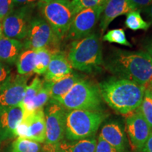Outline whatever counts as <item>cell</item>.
<instances>
[{"mask_svg": "<svg viewBox=\"0 0 152 152\" xmlns=\"http://www.w3.org/2000/svg\"><path fill=\"white\" fill-rule=\"evenodd\" d=\"M103 66L115 77L127 79L147 88L152 81V60L144 51L113 48Z\"/></svg>", "mask_w": 152, "mask_h": 152, "instance_id": "obj_1", "label": "cell"}, {"mask_svg": "<svg viewBox=\"0 0 152 152\" xmlns=\"http://www.w3.org/2000/svg\"><path fill=\"white\" fill-rule=\"evenodd\" d=\"M102 99L112 109L128 115L139 109L147 87L127 79L111 77L98 85Z\"/></svg>", "mask_w": 152, "mask_h": 152, "instance_id": "obj_2", "label": "cell"}, {"mask_svg": "<svg viewBox=\"0 0 152 152\" xmlns=\"http://www.w3.org/2000/svg\"><path fill=\"white\" fill-rule=\"evenodd\" d=\"M68 58L73 68L87 73H98L103 65L102 44L96 33L71 42Z\"/></svg>", "mask_w": 152, "mask_h": 152, "instance_id": "obj_3", "label": "cell"}, {"mask_svg": "<svg viewBox=\"0 0 152 152\" xmlns=\"http://www.w3.org/2000/svg\"><path fill=\"white\" fill-rule=\"evenodd\" d=\"M108 114L101 111L71 110L66 111L65 138L76 141L95 136Z\"/></svg>", "mask_w": 152, "mask_h": 152, "instance_id": "obj_4", "label": "cell"}, {"mask_svg": "<svg viewBox=\"0 0 152 152\" xmlns=\"http://www.w3.org/2000/svg\"><path fill=\"white\" fill-rule=\"evenodd\" d=\"M102 100L98 85L92 82L81 78L67 94L55 102H58L67 111H100Z\"/></svg>", "mask_w": 152, "mask_h": 152, "instance_id": "obj_5", "label": "cell"}, {"mask_svg": "<svg viewBox=\"0 0 152 152\" xmlns=\"http://www.w3.org/2000/svg\"><path fill=\"white\" fill-rule=\"evenodd\" d=\"M42 18L48 23L59 39L65 37L75 13L70 0H53L37 4Z\"/></svg>", "mask_w": 152, "mask_h": 152, "instance_id": "obj_6", "label": "cell"}, {"mask_svg": "<svg viewBox=\"0 0 152 152\" xmlns=\"http://www.w3.org/2000/svg\"><path fill=\"white\" fill-rule=\"evenodd\" d=\"M45 111L46 146L56 147L65 138L66 110L58 102L49 100Z\"/></svg>", "mask_w": 152, "mask_h": 152, "instance_id": "obj_7", "label": "cell"}, {"mask_svg": "<svg viewBox=\"0 0 152 152\" xmlns=\"http://www.w3.org/2000/svg\"><path fill=\"white\" fill-rule=\"evenodd\" d=\"M59 40L48 23L41 17H33L30 21L27 35L25 38L24 49L36 51L58 44Z\"/></svg>", "mask_w": 152, "mask_h": 152, "instance_id": "obj_8", "label": "cell"}, {"mask_svg": "<svg viewBox=\"0 0 152 152\" xmlns=\"http://www.w3.org/2000/svg\"><path fill=\"white\" fill-rule=\"evenodd\" d=\"M35 5L23 6L14 9L1 21L4 37L21 40L26 38Z\"/></svg>", "mask_w": 152, "mask_h": 152, "instance_id": "obj_9", "label": "cell"}, {"mask_svg": "<svg viewBox=\"0 0 152 152\" xmlns=\"http://www.w3.org/2000/svg\"><path fill=\"white\" fill-rule=\"evenodd\" d=\"M16 137L29 139L39 143L46 140V128L44 109L24 113L21 122L15 130Z\"/></svg>", "mask_w": 152, "mask_h": 152, "instance_id": "obj_10", "label": "cell"}, {"mask_svg": "<svg viewBox=\"0 0 152 152\" xmlns=\"http://www.w3.org/2000/svg\"><path fill=\"white\" fill-rule=\"evenodd\" d=\"M104 6L86 9L77 13L74 16L66 37L71 40H77L92 33L99 20Z\"/></svg>", "mask_w": 152, "mask_h": 152, "instance_id": "obj_11", "label": "cell"}, {"mask_svg": "<svg viewBox=\"0 0 152 152\" xmlns=\"http://www.w3.org/2000/svg\"><path fill=\"white\" fill-rule=\"evenodd\" d=\"M126 132L132 147L140 151L152 132L140 110L128 114L126 118Z\"/></svg>", "mask_w": 152, "mask_h": 152, "instance_id": "obj_12", "label": "cell"}, {"mask_svg": "<svg viewBox=\"0 0 152 152\" xmlns=\"http://www.w3.org/2000/svg\"><path fill=\"white\" fill-rule=\"evenodd\" d=\"M29 76L16 75L0 89V112L22 102Z\"/></svg>", "mask_w": 152, "mask_h": 152, "instance_id": "obj_13", "label": "cell"}, {"mask_svg": "<svg viewBox=\"0 0 152 152\" xmlns=\"http://www.w3.org/2000/svg\"><path fill=\"white\" fill-rule=\"evenodd\" d=\"M24 116V110L20 104L0 112V141L15 137V130Z\"/></svg>", "mask_w": 152, "mask_h": 152, "instance_id": "obj_14", "label": "cell"}, {"mask_svg": "<svg viewBox=\"0 0 152 152\" xmlns=\"http://www.w3.org/2000/svg\"><path fill=\"white\" fill-rule=\"evenodd\" d=\"M134 10L137 9L130 0H107L99 19V28L102 33L107 29L108 26L117 17L127 15Z\"/></svg>", "mask_w": 152, "mask_h": 152, "instance_id": "obj_15", "label": "cell"}, {"mask_svg": "<svg viewBox=\"0 0 152 152\" xmlns=\"http://www.w3.org/2000/svg\"><path fill=\"white\" fill-rule=\"evenodd\" d=\"M73 72V67L68 56L58 51L52 55L48 68L45 73V81L54 83Z\"/></svg>", "mask_w": 152, "mask_h": 152, "instance_id": "obj_16", "label": "cell"}, {"mask_svg": "<svg viewBox=\"0 0 152 152\" xmlns=\"http://www.w3.org/2000/svg\"><path fill=\"white\" fill-rule=\"evenodd\" d=\"M99 136L118 152L127 151V140L123 127L118 123L112 121L102 128Z\"/></svg>", "mask_w": 152, "mask_h": 152, "instance_id": "obj_17", "label": "cell"}, {"mask_svg": "<svg viewBox=\"0 0 152 152\" xmlns=\"http://www.w3.org/2000/svg\"><path fill=\"white\" fill-rule=\"evenodd\" d=\"M23 49V44L18 39L4 36L0 38V61L13 64Z\"/></svg>", "mask_w": 152, "mask_h": 152, "instance_id": "obj_18", "label": "cell"}, {"mask_svg": "<svg viewBox=\"0 0 152 152\" xmlns=\"http://www.w3.org/2000/svg\"><path fill=\"white\" fill-rule=\"evenodd\" d=\"M80 79L78 74L73 72L59 80L50 82V99L57 101L63 97Z\"/></svg>", "mask_w": 152, "mask_h": 152, "instance_id": "obj_19", "label": "cell"}, {"mask_svg": "<svg viewBox=\"0 0 152 152\" xmlns=\"http://www.w3.org/2000/svg\"><path fill=\"white\" fill-rule=\"evenodd\" d=\"M96 141L95 136L76 141L63 140L57 148L62 152H95Z\"/></svg>", "mask_w": 152, "mask_h": 152, "instance_id": "obj_20", "label": "cell"}, {"mask_svg": "<svg viewBox=\"0 0 152 152\" xmlns=\"http://www.w3.org/2000/svg\"><path fill=\"white\" fill-rule=\"evenodd\" d=\"M17 71L19 75L30 76L34 73L35 64V51L25 49L19 55L16 61Z\"/></svg>", "mask_w": 152, "mask_h": 152, "instance_id": "obj_21", "label": "cell"}, {"mask_svg": "<svg viewBox=\"0 0 152 152\" xmlns=\"http://www.w3.org/2000/svg\"><path fill=\"white\" fill-rule=\"evenodd\" d=\"M42 84L43 81L39 77H35L30 83V84L27 85L24 97L20 103V105L24 110V113H29L30 111V108L34 98L41 89Z\"/></svg>", "mask_w": 152, "mask_h": 152, "instance_id": "obj_22", "label": "cell"}, {"mask_svg": "<svg viewBox=\"0 0 152 152\" xmlns=\"http://www.w3.org/2000/svg\"><path fill=\"white\" fill-rule=\"evenodd\" d=\"M42 147L39 142L29 139L17 137L13 142L11 152H42Z\"/></svg>", "mask_w": 152, "mask_h": 152, "instance_id": "obj_23", "label": "cell"}, {"mask_svg": "<svg viewBox=\"0 0 152 152\" xmlns=\"http://www.w3.org/2000/svg\"><path fill=\"white\" fill-rule=\"evenodd\" d=\"M52 55V52L47 48H42L36 50L34 73L37 75H43L46 73Z\"/></svg>", "mask_w": 152, "mask_h": 152, "instance_id": "obj_24", "label": "cell"}, {"mask_svg": "<svg viewBox=\"0 0 152 152\" xmlns=\"http://www.w3.org/2000/svg\"><path fill=\"white\" fill-rule=\"evenodd\" d=\"M50 98V82L44 80L42 86L33 101L30 112L44 109V106L49 102Z\"/></svg>", "mask_w": 152, "mask_h": 152, "instance_id": "obj_25", "label": "cell"}, {"mask_svg": "<svg viewBox=\"0 0 152 152\" xmlns=\"http://www.w3.org/2000/svg\"><path fill=\"white\" fill-rule=\"evenodd\" d=\"M125 25L129 29L134 30H147L151 26L150 23H148L142 18L140 14V10H134L127 14Z\"/></svg>", "mask_w": 152, "mask_h": 152, "instance_id": "obj_26", "label": "cell"}, {"mask_svg": "<svg viewBox=\"0 0 152 152\" xmlns=\"http://www.w3.org/2000/svg\"><path fill=\"white\" fill-rule=\"evenodd\" d=\"M139 110L152 129V90L151 87H148L146 89L143 100L139 107Z\"/></svg>", "mask_w": 152, "mask_h": 152, "instance_id": "obj_27", "label": "cell"}, {"mask_svg": "<svg viewBox=\"0 0 152 152\" xmlns=\"http://www.w3.org/2000/svg\"><path fill=\"white\" fill-rule=\"evenodd\" d=\"M102 39L110 43H115L123 46L132 47L131 43L127 39L124 30L122 28L109 30L102 37Z\"/></svg>", "mask_w": 152, "mask_h": 152, "instance_id": "obj_28", "label": "cell"}, {"mask_svg": "<svg viewBox=\"0 0 152 152\" xmlns=\"http://www.w3.org/2000/svg\"><path fill=\"white\" fill-rule=\"evenodd\" d=\"M107 0H71V4L75 14L82 10L104 6Z\"/></svg>", "mask_w": 152, "mask_h": 152, "instance_id": "obj_29", "label": "cell"}, {"mask_svg": "<svg viewBox=\"0 0 152 152\" xmlns=\"http://www.w3.org/2000/svg\"><path fill=\"white\" fill-rule=\"evenodd\" d=\"M13 0H0V22L14 9Z\"/></svg>", "mask_w": 152, "mask_h": 152, "instance_id": "obj_30", "label": "cell"}, {"mask_svg": "<svg viewBox=\"0 0 152 152\" xmlns=\"http://www.w3.org/2000/svg\"><path fill=\"white\" fill-rule=\"evenodd\" d=\"M12 77L10 68L0 61V89L7 84Z\"/></svg>", "mask_w": 152, "mask_h": 152, "instance_id": "obj_31", "label": "cell"}, {"mask_svg": "<svg viewBox=\"0 0 152 152\" xmlns=\"http://www.w3.org/2000/svg\"><path fill=\"white\" fill-rule=\"evenodd\" d=\"M96 141L95 152H118L115 148L106 142L103 138L99 135Z\"/></svg>", "mask_w": 152, "mask_h": 152, "instance_id": "obj_32", "label": "cell"}, {"mask_svg": "<svg viewBox=\"0 0 152 152\" xmlns=\"http://www.w3.org/2000/svg\"><path fill=\"white\" fill-rule=\"evenodd\" d=\"M130 2L135 7L137 10L140 9L147 8L152 3V0H130Z\"/></svg>", "mask_w": 152, "mask_h": 152, "instance_id": "obj_33", "label": "cell"}, {"mask_svg": "<svg viewBox=\"0 0 152 152\" xmlns=\"http://www.w3.org/2000/svg\"><path fill=\"white\" fill-rule=\"evenodd\" d=\"M15 7H23V6L35 5L40 1V0H13Z\"/></svg>", "mask_w": 152, "mask_h": 152, "instance_id": "obj_34", "label": "cell"}, {"mask_svg": "<svg viewBox=\"0 0 152 152\" xmlns=\"http://www.w3.org/2000/svg\"><path fill=\"white\" fill-rule=\"evenodd\" d=\"M144 51L150 56L152 60V37L147 39V41L144 45Z\"/></svg>", "mask_w": 152, "mask_h": 152, "instance_id": "obj_35", "label": "cell"}, {"mask_svg": "<svg viewBox=\"0 0 152 152\" xmlns=\"http://www.w3.org/2000/svg\"><path fill=\"white\" fill-rule=\"evenodd\" d=\"M140 152H152V132Z\"/></svg>", "mask_w": 152, "mask_h": 152, "instance_id": "obj_36", "label": "cell"}, {"mask_svg": "<svg viewBox=\"0 0 152 152\" xmlns=\"http://www.w3.org/2000/svg\"><path fill=\"white\" fill-rule=\"evenodd\" d=\"M145 12L147 13L149 18L152 20V3L149 6V7L145 8Z\"/></svg>", "mask_w": 152, "mask_h": 152, "instance_id": "obj_37", "label": "cell"}, {"mask_svg": "<svg viewBox=\"0 0 152 152\" xmlns=\"http://www.w3.org/2000/svg\"><path fill=\"white\" fill-rule=\"evenodd\" d=\"M3 36L2 33V26H1V23L0 22V38Z\"/></svg>", "mask_w": 152, "mask_h": 152, "instance_id": "obj_38", "label": "cell"}, {"mask_svg": "<svg viewBox=\"0 0 152 152\" xmlns=\"http://www.w3.org/2000/svg\"><path fill=\"white\" fill-rule=\"evenodd\" d=\"M52 152H62V151H60V150L58 149V148H57V147H56V148H55V149H54V150H53V151H52Z\"/></svg>", "mask_w": 152, "mask_h": 152, "instance_id": "obj_39", "label": "cell"}, {"mask_svg": "<svg viewBox=\"0 0 152 152\" xmlns=\"http://www.w3.org/2000/svg\"><path fill=\"white\" fill-rule=\"evenodd\" d=\"M51 1H53V0H40V1H42V2H48Z\"/></svg>", "mask_w": 152, "mask_h": 152, "instance_id": "obj_40", "label": "cell"}, {"mask_svg": "<svg viewBox=\"0 0 152 152\" xmlns=\"http://www.w3.org/2000/svg\"><path fill=\"white\" fill-rule=\"evenodd\" d=\"M149 87H152V81H151V85H150V86Z\"/></svg>", "mask_w": 152, "mask_h": 152, "instance_id": "obj_41", "label": "cell"}, {"mask_svg": "<svg viewBox=\"0 0 152 152\" xmlns=\"http://www.w3.org/2000/svg\"><path fill=\"white\" fill-rule=\"evenodd\" d=\"M151 90H152V87H151Z\"/></svg>", "mask_w": 152, "mask_h": 152, "instance_id": "obj_42", "label": "cell"}, {"mask_svg": "<svg viewBox=\"0 0 152 152\" xmlns=\"http://www.w3.org/2000/svg\"><path fill=\"white\" fill-rule=\"evenodd\" d=\"M0 144H1V141H0Z\"/></svg>", "mask_w": 152, "mask_h": 152, "instance_id": "obj_43", "label": "cell"}]
</instances>
